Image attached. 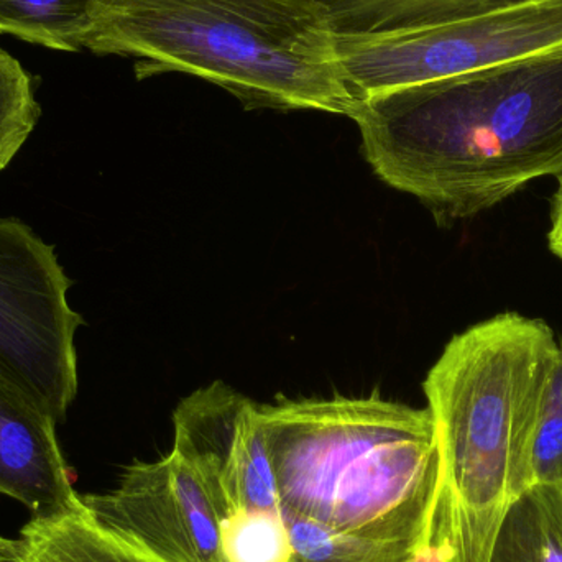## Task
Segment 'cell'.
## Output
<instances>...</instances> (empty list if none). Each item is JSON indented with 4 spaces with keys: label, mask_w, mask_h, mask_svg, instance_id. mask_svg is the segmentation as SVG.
I'll return each instance as SVG.
<instances>
[{
    "label": "cell",
    "mask_w": 562,
    "mask_h": 562,
    "mask_svg": "<svg viewBox=\"0 0 562 562\" xmlns=\"http://www.w3.org/2000/svg\"><path fill=\"white\" fill-rule=\"evenodd\" d=\"M352 121L380 180L469 220L562 173V48L375 95Z\"/></svg>",
    "instance_id": "obj_1"
},
{
    "label": "cell",
    "mask_w": 562,
    "mask_h": 562,
    "mask_svg": "<svg viewBox=\"0 0 562 562\" xmlns=\"http://www.w3.org/2000/svg\"><path fill=\"white\" fill-rule=\"evenodd\" d=\"M558 352L537 317L502 313L449 340L426 376L441 479L431 547L487 562L512 502L530 488V451Z\"/></svg>",
    "instance_id": "obj_2"
},
{
    "label": "cell",
    "mask_w": 562,
    "mask_h": 562,
    "mask_svg": "<svg viewBox=\"0 0 562 562\" xmlns=\"http://www.w3.org/2000/svg\"><path fill=\"white\" fill-rule=\"evenodd\" d=\"M283 518L431 550L441 459L435 419L372 395L260 406Z\"/></svg>",
    "instance_id": "obj_3"
},
{
    "label": "cell",
    "mask_w": 562,
    "mask_h": 562,
    "mask_svg": "<svg viewBox=\"0 0 562 562\" xmlns=\"http://www.w3.org/2000/svg\"><path fill=\"white\" fill-rule=\"evenodd\" d=\"M85 49L137 59L138 79L194 76L247 109L352 119L359 105L319 0H111Z\"/></svg>",
    "instance_id": "obj_4"
},
{
    "label": "cell",
    "mask_w": 562,
    "mask_h": 562,
    "mask_svg": "<svg viewBox=\"0 0 562 562\" xmlns=\"http://www.w3.org/2000/svg\"><path fill=\"white\" fill-rule=\"evenodd\" d=\"M562 48V0H521L418 29L337 33V59L357 102Z\"/></svg>",
    "instance_id": "obj_5"
},
{
    "label": "cell",
    "mask_w": 562,
    "mask_h": 562,
    "mask_svg": "<svg viewBox=\"0 0 562 562\" xmlns=\"http://www.w3.org/2000/svg\"><path fill=\"white\" fill-rule=\"evenodd\" d=\"M72 280L55 246L19 220H0V379L56 425L78 395L75 336L85 324L69 306Z\"/></svg>",
    "instance_id": "obj_6"
},
{
    "label": "cell",
    "mask_w": 562,
    "mask_h": 562,
    "mask_svg": "<svg viewBox=\"0 0 562 562\" xmlns=\"http://www.w3.org/2000/svg\"><path fill=\"white\" fill-rule=\"evenodd\" d=\"M109 530L158 562H224L221 517L196 469L171 449L135 461L104 494L81 495Z\"/></svg>",
    "instance_id": "obj_7"
},
{
    "label": "cell",
    "mask_w": 562,
    "mask_h": 562,
    "mask_svg": "<svg viewBox=\"0 0 562 562\" xmlns=\"http://www.w3.org/2000/svg\"><path fill=\"white\" fill-rule=\"evenodd\" d=\"M173 425V451L196 469L223 520L239 512L280 514L260 405L214 382L181 400Z\"/></svg>",
    "instance_id": "obj_8"
},
{
    "label": "cell",
    "mask_w": 562,
    "mask_h": 562,
    "mask_svg": "<svg viewBox=\"0 0 562 562\" xmlns=\"http://www.w3.org/2000/svg\"><path fill=\"white\" fill-rule=\"evenodd\" d=\"M0 494L25 505L32 518L85 507L56 439V423L0 379Z\"/></svg>",
    "instance_id": "obj_9"
},
{
    "label": "cell",
    "mask_w": 562,
    "mask_h": 562,
    "mask_svg": "<svg viewBox=\"0 0 562 562\" xmlns=\"http://www.w3.org/2000/svg\"><path fill=\"white\" fill-rule=\"evenodd\" d=\"M0 562L158 561L104 527L85 505L63 517L32 518L16 537H0Z\"/></svg>",
    "instance_id": "obj_10"
},
{
    "label": "cell",
    "mask_w": 562,
    "mask_h": 562,
    "mask_svg": "<svg viewBox=\"0 0 562 562\" xmlns=\"http://www.w3.org/2000/svg\"><path fill=\"white\" fill-rule=\"evenodd\" d=\"M487 562H562V487L535 485L518 495Z\"/></svg>",
    "instance_id": "obj_11"
},
{
    "label": "cell",
    "mask_w": 562,
    "mask_h": 562,
    "mask_svg": "<svg viewBox=\"0 0 562 562\" xmlns=\"http://www.w3.org/2000/svg\"><path fill=\"white\" fill-rule=\"evenodd\" d=\"M337 33L418 29L481 15L521 0H319Z\"/></svg>",
    "instance_id": "obj_12"
},
{
    "label": "cell",
    "mask_w": 562,
    "mask_h": 562,
    "mask_svg": "<svg viewBox=\"0 0 562 562\" xmlns=\"http://www.w3.org/2000/svg\"><path fill=\"white\" fill-rule=\"evenodd\" d=\"M111 0H0V33L58 52H81Z\"/></svg>",
    "instance_id": "obj_13"
},
{
    "label": "cell",
    "mask_w": 562,
    "mask_h": 562,
    "mask_svg": "<svg viewBox=\"0 0 562 562\" xmlns=\"http://www.w3.org/2000/svg\"><path fill=\"white\" fill-rule=\"evenodd\" d=\"M284 521L293 544L290 562H442L435 548L422 551L405 544L375 543L334 533L313 521Z\"/></svg>",
    "instance_id": "obj_14"
},
{
    "label": "cell",
    "mask_w": 562,
    "mask_h": 562,
    "mask_svg": "<svg viewBox=\"0 0 562 562\" xmlns=\"http://www.w3.org/2000/svg\"><path fill=\"white\" fill-rule=\"evenodd\" d=\"M224 562H290V531L283 515L239 512L221 521Z\"/></svg>",
    "instance_id": "obj_15"
},
{
    "label": "cell",
    "mask_w": 562,
    "mask_h": 562,
    "mask_svg": "<svg viewBox=\"0 0 562 562\" xmlns=\"http://www.w3.org/2000/svg\"><path fill=\"white\" fill-rule=\"evenodd\" d=\"M40 115L32 76L19 59L0 48V173L22 150Z\"/></svg>",
    "instance_id": "obj_16"
},
{
    "label": "cell",
    "mask_w": 562,
    "mask_h": 562,
    "mask_svg": "<svg viewBox=\"0 0 562 562\" xmlns=\"http://www.w3.org/2000/svg\"><path fill=\"white\" fill-rule=\"evenodd\" d=\"M562 487V337L548 379L530 451V488Z\"/></svg>",
    "instance_id": "obj_17"
},
{
    "label": "cell",
    "mask_w": 562,
    "mask_h": 562,
    "mask_svg": "<svg viewBox=\"0 0 562 562\" xmlns=\"http://www.w3.org/2000/svg\"><path fill=\"white\" fill-rule=\"evenodd\" d=\"M558 178V188L551 200L550 231L548 246L551 252L562 260V173Z\"/></svg>",
    "instance_id": "obj_18"
}]
</instances>
